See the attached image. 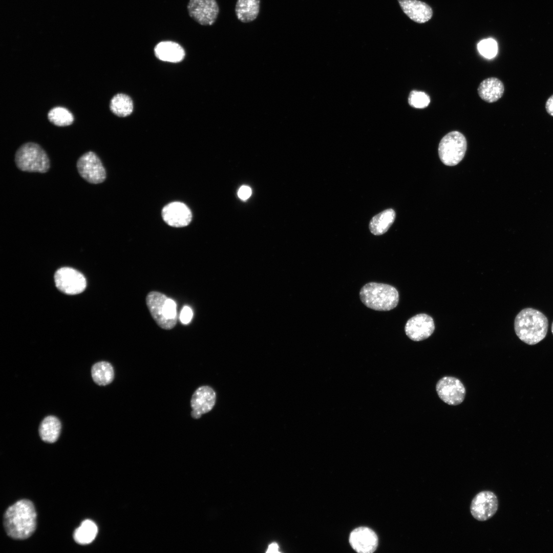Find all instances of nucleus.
Wrapping results in <instances>:
<instances>
[{"mask_svg":"<svg viewBox=\"0 0 553 553\" xmlns=\"http://www.w3.org/2000/svg\"><path fill=\"white\" fill-rule=\"evenodd\" d=\"M398 2L404 13L414 22L425 23L432 17V8L423 2L419 0H398Z\"/></svg>","mask_w":553,"mask_h":553,"instance_id":"obj_16","label":"nucleus"},{"mask_svg":"<svg viewBox=\"0 0 553 553\" xmlns=\"http://www.w3.org/2000/svg\"><path fill=\"white\" fill-rule=\"evenodd\" d=\"M467 148L464 136L458 131H452L440 140L438 154L442 162L448 166H454L463 158Z\"/></svg>","mask_w":553,"mask_h":553,"instance_id":"obj_6","label":"nucleus"},{"mask_svg":"<svg viewBox=\"0 0 553 553\" xmlns=\"http://www.w3.org/2000/svg\"><path fill=\"white\" fill-rule=\"evenodd\" d=\"M111 111L120 117H126L130 115L133 110V103L131 98L124 94H117L110 102Z\"/></svg>","mask_w":553,"mask_h":553,"instance_id":"obj_24","label":"nucleus"},{"mask_svg":"<svg viewBox=\"0 0 553 553\" xmlns=\"http://www.w3.org/2000/svg\"><path fill=\"white\" fill-rule=\"evenodd\" d=\"M439 397L445 403L456 406L463 402L465 396V388L458 378L444 376L440 379L436 386Z\"/></svg>","mask_w":553,"mask_h":553,"instance_id":"obj_9","label":"nucleus"},{"mask_svg":"<svg viewBox=\"0 0 553 553\" xmlns=\"http://www.w3.org/2000/svg\"><path fill=\"white\" fill-rule=\"evenodd\" d=\"M349 543L357 552L372 553L377 548L378 537L372 529L361 526L354 529L351 533Z\"/></svg>","mask_w":553,"mask_h":553,"instance_id":"obj_14","label":"nucleus"},{"mask_svg":"<svg viewBox=\"0 0 553 553\" xmlns=\"http://www.w3.org/2000/svg\"><path fill=\"white\" fill-rule=\"evenodd\" d=\"M551 332H552V333L553 334V322H552V325H551Z\"/></svg>","mask_w":553,"mask_h":553,"instance_id":"obj_32","label":"nucleus"},{"mask_svg":"<svg viewBox=\"0 0 553 553\" xmlns=\"http://www.w3.org/2000/svg\"><path fill=\"white\" fill-rule=\"evenodd\" d=\"M498 500L492 492L485 491L478 493L473 499L470 511L472 516L479 521H486L497 512Z\"/></svg>","mask_w":553,"mask_h":553,"instance_id":"obj_10","label":"nucleus"},{"mask_svg":"<svg viewBox=\"0 0 553 553\" xmlns=\"http://www.w3.org/2000/svg\"><path fill=\"white\" fill-rule=\"evenodd\" d=\"M548 322L541 311L531 308L520 311L516 315L514 328L516 335L525 343L533 345L544 339L547 334Z\"/></svg>","mask_w":553,"mask_h":553,"instance_id":"obj_2","label":"nucleus"},{"mask_svg":"<svg viewBox=\"0 0 553 553\" xmlns=\"http://www.w3.org/2000/svg\"><path fill=\"white\" fill-rule=\"evenodd\" d=\"M279 546L276 543H272L270 544L266 552H278Z\"/></svg>","mask_w":553,"mask_h":553,"instance_id":"obj_31","label":"nucleus"},{"mask_svg":"<svg viewBox=\"0 0 553 553\" xmlns=\"http://www.w3.org/2000/svg\"><path fill=\"white\" fill-rule=\"evenodd\" d=\"M395 216V211L390 208L374 216L369 223V229L371 233L377 236L385 233L394 222Z\"/></svg>","mask_w":553,"mask_h":553,"instance_id":"obj_21","label":"nucleus"},{"mask_svg":"<svg viewBox=\"0 0 553 553\" xmlns=\"http://www.w3.org/2000/svg\"><path fill=\"white\" fill-rule=\"evenodd\" d=\"M146 304L151 315L162 329L171 330L177 320L176 304L165 294L152 291L146 297Z\"/></svg>","mask_w":553,"mask_h":553,"instance_id":"obj_4","label":"nucleus"},{"mask_svg":"<svg viewBox=\"0 0 553 553\" xmlns=\"http://www.w3.org/2000/svg\"><path fill=\"white\" fill-rule=\"evenodd\" d=\"M97 533L98 528L96 524L92 520H85L74 531L73 538L77 543L86 545L93 541Z\"/></svg>","mask_w":553,"mask_h":553,"instance_id":"obj_23","label":"nucleus"},{"mask_svg":"<svg viewBox=\"0 0 553 553\" xmlns=\"http://www.w3.org/2000/svg\"><path fill=\"white\" fill-rule=\"evenodd\" d=\"M156 56L161 60L171 62H178L182 60L185 56L183 48L178 44L164 41L158 43L154 49Z\"/></svg>","mask_w":553,"mask_h":553,"instance_id":"obj_18","label":"nucleus"},{"mask_svg":"<svg viewBox=\"0 0 553 553\" xmlns=\"http://www.w3.org/2000/svg\"><path fill=\"white\" fill-rule=\"evenodd\" d=\"M216 400V393L212 388L208 386L198 388L194 392L190 400L192 417L198 419L202 414L209 412L214 407Z\"/></svg>","mask_w":553,"mask_h":553,"instance_id":"obj_13","label":"nucleus"},{"mask_svg":"<svg viewBox=\"0 0 553 553\" xmlns=\"http://www.w3.org/2000/svg\"><path fill=\"white\" fill-rule=\"evenodd\" d=\"M477 91L479 96L482 100L492 103L502 97L504 92V86L499 79L490 77L480 83Z\"/></svg>","mask_w":553,"mask_h":553,"instance_id":"obj_17","label":"nucleus"},{"mask_svg":"<svg viewBox=\"0 0 553 553\" xmlns=\"http://www.w3.org/2000/svg\"><path fill=\"white\" fill-rule=\"evenodd\" d=\"M14 160L17 167L23 172L45 173L50 167L47 153L34 142L22 145L15 153Z\"/></svg>","mask_w":553,"mask_h":553,"instance_id":"obj_5","label":"nucleus"},{"mask_svg":"<svg viewBox=\"0 0 553 553\" xmlns=\"http://www.w3.org/2000/svg\"><path fill=\"white\" fill-rule=\"evenodd\" d=\"M359 296L368 308L377 311H389L399 302V293L393 286L384 283L370 282L360 289Z\"/></svg>","mask_w":553,"mask_h":553,"instance_id":"obj_3","label":"nucleus"},{"mask_svg":"<svg viewBox=\"0 0 553 553\" xmlns=\"http://www.w3.org/2000/svg\"><path fill=\"white\" fill-rule=\"evenodd\" d=\"M54 280L57 288L68 294H76L86 288L84 276L79 271L70 267H62L55 273Z\"/></svg>","mask_w":553,"mask_h":553,"instance_id":"obj_8","label":"nucleus"},{"mask_svg":"<svg viewBox=\"0 0 553 553\" xmlns=\"http://www.w3.org/2000/svg\"><path fill=\"white\" fill-rule=\"evenodd\" d=\"M193 311L188 306H184L180 314V320L183 324H187L190 322L193 317Z\"/></svg>","mask_w":553,"mask_h":553,"instance_id":"obj_28","label":"nucleus"},{"mask_svg":"<svg viewBox=\"0 0 553 553\" xmlns=\"http://www.w3.org/2000/svg\"><path fill=\"white\" fill-rule=\"evenodd\" d=\"M545 109L547 113L553 117V94L551 95L546 100L545 103Z\"/></svg>","mask_w":553,"mask_h":553,"instance_id":"obj_30","label":"nucleus"},{"mask_svg":"<svg viewBox=\"0 0 553 553\" xmlns=\"http://www.w3.org/2000/svg\"><path fill=\"white\" fill-rule=\"evenodd\" d=\"M260 6V0H237L235 13L238 19L243 23H249L256 19Z\"/></svg>","mask_w":553,"mask_h":553,"instance_id":"obj_19","label":"nucleus"},{"mask_svg":"<svg viewBox=\"0 0 553 553\" xmlns=\"http://www.w3.org/2000/svg\"><path fill=\"white\" fill-rule=\"evenodd\" d=\"M429 96L424 92L413 90L411 91L408 97L409 104L412 107L423 109L430 103Z\"/></svg>","mask_w":553,"mask_h":553,"instance_id":"obj_26","label":"nucleus"},{"mask_svg":"<svg viewBox=\"0 0 553 553\" xmlns=\"http://www.w3.org/2000/svg\"><path fill=\"white\" fill-rule=\"evenodd\" d=\"M4 525L7 535L12 538L23 540L30 537L36 525L33 503L24 499L8 507L4 515Z\"/></svg>","mask_w":553,"mask_h":553,"instance_id":"obj_1","label":"nucleus"},{"mask_svg":"<svg viewBox=\"0 0 553 553\" xmlns=\"http://www.w3.org/2000/svg\"><path fill=\"white\" fill-rule=\"evenodd\" d=\"M61 425L59 420L54 416H48L41 422L39 434L41 439L47 442H55L60 433Z\"/></svg>","mask_w":553,"mask_h":553,"instance_id":"obj_20","label":"nucleus"},{"mask_svg":"<svg viewBox=\"0 0 553 553\" xmlns=\"http://www.w3.org/2000/svg\"><path fill=\"white\" fill-rule=\"evenodd\" d=\"M49 120L58 126H65L71 124L74 121L73 114L66 108L56 107L51 109L48 114Z\"/></svg>","mask_w":553,"mask_h":553,"instance_id":"obj_25","label":"nucleus"},{"mask_svg":"<svg viewBox=\"0 0 553 553\" xmlns=\"http://www.w3.org/2000/svg\"><path fill=\"white\" fill-rule=\"evenodd\" d=\"M91 375L94 381L99 386H106L112 382L114 378L113 366L109 362L101 361L93 365Z\"/></svg>","mask_w":553,"mask_h":553,"instance_id":"obj_22","label":"nucleus"},{"mask_svg":"<svg viewBox=\"0 0 553 553\" xmlns=\"http://www.w3.org/2000/svg\"><path fill=\"white\" fill-rule=\"evenodd\" d=\"M162 216L168 225L175 227L186 226L192 219L189 208L180 202H172L164 206L162 210Z\"/></svg>","mask_w":553,"mask_h":553,"instance_id":"obj_15","label":"nucleus"},{"mask_svg":"<svg viewBox=\"0 0 553 553\" xmlns=\"http://www.w3.org/2000/svg\"><path fill=\"white\" fill-rule=\"evenodd\" d=\"M434 329L433 318L425 313L418 314L409 319L405 327L406 335L414 341L428 338L432 334Z\"/></svg>","mask_w":553,"mask_h":553,"instance_id":"obj_12","label":"nucleus"},{"mask_svg":"<svg viewBox=\"0 0 553 553\" xmlns=\"http://www.w3.org/2000/svg\"><path fill=\"white\" fill-rule=\"evenodd\" d=\"M187 9L192 18L204 26L213 25L219 12L216 0H190Z\"/></svg>","mask_w":553,"mask_h":553,"instance_id":"obj_11","label":"nucleus"},{"mask_svg":"<svg viewBox=\"0 0 553 553\" xmlns=\"http://www.w3.org/2000/svg\"><path fill=\"white\" fill-rule=\"evenodd\" d=\"M251 188L245 185L241 186L239 188L238 193L239 197L243 200H247L251 196Z\"/></svg>","mask_w":553,"mask_h":553,"instance_id":"obj_29","label":"nucleus"},{"mask_svg":"<svg viewBox=\"0 0 553 553\" xmlns=\"http://www.w3.org/2000/svg\"><path fill=\"white\" fill-rule=\"evenodd\" d=\"M478 49L481 55L486 58H491L494 57L497 52V45L493 39L489 38L481 40L478 45Z\"/></svg>","mask_w":553,"mask_h":553,"instance_id":"obj_27","label":"nucleus"},{"mask_svg":"<svg viewBox=\"0 0 553 553\" xmlns=\"http://www.w3.org/2000/svg\"><path fill=\"white\" fill-rule=\"evenodd\" d=\"M76 167L79 175L87 182L93 184L101 183L106 179V171L99 157L89 151L78 159Z\"/></svg>","mask_w":553,"mask_h":553,"instance_id":"obj_7","label":"nucleus"}]
</instances>
